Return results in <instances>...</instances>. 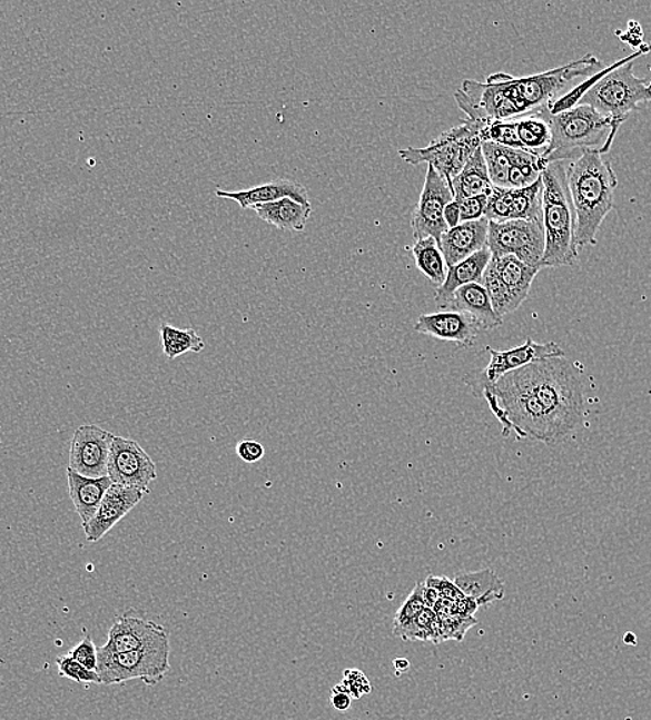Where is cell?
<instances>
[{
  "mask_svg": "<svg viewBox=\"0 0 651 720\" xmlns=\"http://www.w3.org/2000/svg\"><path fill=\"white\" fill-rule=\"evenodd\" d=\"M603 68L602 61L586 55L585 58L535 76L492 73L486 82L466 79L455 93V99L470 121L516 120L552 107L571 89L579 87L581 81H586Z\"/></svg>",
  "mask_w": 651,
  "mask_h": 720,
  "instance_id": "6da1fadb",
  "label": "cell"
},
{
  "mask_svg": "<svg viewBox=\"0 0 651 720\" xmlns=\"http://www.w3.org/2000/svg\"><path fill=\"white\" fill-rule=\"evenodd\" d=\"M519 371L545 411L558 444L584 421L585 389L580 367L562 356L542 359Z\"/></svg>",
  "mask_w": 651,
  "mask_h": 720,
  "instance_id": "7a4b0ae2",
  "label": "cell"
},
{
  "mask_svg": "<svg viewBox=\"0 0 651 720\" xmlns=\"http://www.w3.org/2000/svg\"><path fill=\"white\" fill-rule=\"evenodd\" d=\"M568 179L576 217V247L596 246L600 226L614 208L619 179L608 158L593 150L570 164Z\"/></svg>",
  "mask_w": 651,
  "mask_h": 720,
  "instance_id": "3957f363",
  "label": "cell"
},
{
  "mask_svg": "<svg viewBox=\"0 0 651 720\" xmlns=\"http://www.w3.org/2000/svg\"><path fill=\"white\" fill-rule=\"evenodd\" d=\"M551 127L552 139L542 152V161L549 164L573 160L575 155L593 150L608 155L620 127L610 118L600 115L593 107L579 105L571 109L551 112V107L540 111Z\"/></svg>",
  "mask_w": 651,
  "mask_h": 720,
  "instance_id": "277c9868",
  "label": "cell"
},
{
  "mask_svg": "<svg viewBox=\"0 0 651 720\" xmlns=\"http://www.w3.org/2000/svg\"><path fill=\"white\" fill-rule=\"evenodd\" d=\"M542 224L546 247L542 268L573 266L579 260L575 243L576 217L571 200L568 167L563 161L552 162L543 169Z\"/></svg>",
  "mask_w": 651,
  "mask_h": 720,
  "instance_id": "5b68a950",
  "label": "cell"
},
{
  "mask_svg": "<svg viewBox=\"0 0 651 720\" xmlns=\"http://www.w3.org/2000/svg\"><path fill=\"white\" fill-rule=\"evenodd\" d=\"M492 413L502 424L503 435L516 433L517 438H531L554 444L551 424L540 401L531 393L520 371L505 374L494 385L483 388Z\"/></svg>",
  "mask_w": 651,
  "mask_h": 720,
  "instance_id": "8992f818",
  "label": "cell"
},
{
  "mask_svg": "<svg viewBox=\"0 0 651 720\" xmlns=\"http://www.w3.org/2000/svg\"><path fill=\"white\" fill-rule=\"evenodd\" d=\"M641 58L639 52L608 67V73L598 79L582 96L579 105L593 107L600 115L610 118L617 127L627 121L639 105L651 101L650 79L638 78L633 73L632 61ZM576 105V106H579Z\"/></svg>",
  "mask_w": 651,
  "mask_h": 720,
  "instance_id": "52a82bcc",
  "label": "cell"
},
{
  "mask_svg": "<svg viewBox=\"0 0 651 720\" xmlns=\"http://www.w3.org/2000/svg\"><path fill=\"white\" fill-rule=\"evenodd\" d=\"M480 124L466 118L457 127L446 130L437 139L430 141L423 149L407 147L405 150H400L398 155L411 166L416 167L418 164L426 162L451 184L474 152L480 149Z\"/></svg>",
  "mask_w": 651,
  "mask_h": 720,
  "instance_id": "ba28073f",
  "label": "cell"
},
{
  "mask_svg": "<svg viewBox=\"0 0 651 720\" xmlns=\"http://www.w3.org/2000/svg\"><path fill=\"white\" fill-rule=\"evenodd\" d=\"M169 654L168 633L129 653L111 654L99 649L100 682L115 686L138 679L147 686L160 683L169 671Z\"/></svg>",
  "mask_w": 651,
  "mask_h": 720,
  "instance_id": "9c48e42d",
  "label": "cell"
},
{
  "mask_svg": "<svg viewBox=\"0 0 651 720\" xmlns=\"http://www.w3.org/2000/svg\"><path fill=\"white\" fill-rule=\"evenodd\" d=\"M541 269L521 263L512 255L492 257L484 272L483 285L497 315L505 317L517 310L529 297L532 283Z\"/></svg>",
  "mask_w": 651,
  "mask_h": 720,
  "instance_id": "30bf717a",
  "label": "cell"
},
{
  "mask_svg": "<svg viewBox=\"0 0 651 720\" xmlns=\"http://www.w3.org/2000/svg\"><path fill=\"white\" fill-rule=\"evenodd\" d=\"M486 247L494 258L512 255L521 263L541 269L546 247L542 220H490Z\"/></svg>",
  "mask_w": 651,
  "mask_h": 720,
  "instance_id": "8fae6325",
  "label": "cell"
},
{
  "mask_svg": "<svg viewBox=\"0 0 651 720\" xmlns=\"http://www.w3.org/2000/svg\"><path fill=\"white\" fill-rule=\"evenodd\" d=\"M454 200L450 181L428 166L421 198L412 215L413 236L416 240L433 237L440 244L441 237L448 230L444 219L445 207Z\"/></svg>",
  "mask_w": 651,
  "mask_h": 720,
  "instance_id": "7c38bea8",
  "label": "cell"
},
{
  "mask_svg": "<svg viewBox=\"0 0 651 720\" xmlns=\"http://www.w3.org/2000/svg\"><path fill=\"white\" fill-rule=\"evenodd\" d=\"M107 477L112 484L149 493L151 482L157 479L156 463L138 442L116 435L107 464Z\"/></svg>",
  "mask_w": 651,
  "mask_h": 720,
  "instance_id": "4fadbf2b",
  "label": "cell"
},
{
  "mask_svg": "<svg viewBox=\"0 0 651 720\" xmlns=\"http://www.w3.org/2000/svg\"><path fill=\"white\" fill-rule=\"evenodd\" d=\"M115 436L99 425H81L71 440L68 469L88 479L107 477V464Z\"/></svg>",
  "mask_w": 651,
  "mask_h": 720,
  "instance_id": "5bb4252c",
  "label": "cell"
},
{
  "mask_svg": "<svg viewBox=\"0 0 651 720\" xmlns=\"http://www.w3.org/2000/svg\"><path fill=\"white\" fill-rule=\"evenodd\" d=\"M542 178L521 189L494 187L489 196L485 218L494 223L506 220H542Z\"/></svg>",
  "mask_w": 651,
  "mask_h": 720,
  "instance_id": "9a60e30c",
  "label": "cell"
},
{
  "mask_svg": "<svg viewBox=\"0 0 651 720\" xmlns=\"http://www.w3.org/2000/svg\"><path fill=\"white\" fill-rule=\"evenodd\" d=\"M491 355L489 366L483 372V388L494 385L507 373L532 365V363L549 358H562L564 351L556 343L540 344L526 338L520 347L507 351H495L486 347Z\"/></svg>",
  "mask_w": 651,
  "mask_h": 720,
  "instance_id": "2e32d148",
  "label": "cell"
},
{
  "mask_svg": "<svg viewBox=\"0 0 651 720\" xmlns=\"http://www.w3.org/2000/svg\"><path fill=\"white\" fill-rule=\"evenodd\" d=\"M145 492L135 487L112 484L101 502L98 513L83 525L85 536L90 543H96L107 532L115 529L126 515L134 510L144 499Z\"/></svg>",
  "mask_w": 651,
  "mask_h": 720,
  "instance_id": "e0dca14e",
  "label": "cell"
},
{
  "mask_svg": "<svg viewBox=\"0 0 651 720\" xmlns=\"http://www.w3.org/2000/svg\"><path fill=\"white\" fill-rule=\"evenodd\" d=\"M167 633L166 628L145 620L144 617L136 614L135 610H129L126 614L116 618L110 628L109 638L100 650L111 654L129 653Z\"/></svg>",
  "mask_w": 651,
  "mask_h": 720,
  "instance_id": "ac0fdd59",
  "label": "cell"
},
{
  "mask_svg": "<svg viewBox=\"0 0 651 720\" xmlns=\"http://www.w3.org/2000/svg\"><path fill=\"white\" fill-rule=\"evenodd\" d=\"M415 331L441 339V342L463 345V347H472L479 333L483 332L472 316L455 310L422 315L416 322Z\"/></svg>",
  "mask_w": 651,
  "mask_h": 720,
  "instance_id": "d6986e66",
  "label": "cell"
},
{
  "mask_svg": "<svg viewBox=\"0 0 651 720\" xmlns=\"http://www.w3.org/2000/svg\"><path fill=\"white\" fill-rule=\"evenodd\" d=\"M489 226L490 220L481 218L446 230L440 240V248L444 254L446 266L451 268V266L462 263L463 259L486 248Z\"/></svg>",
  "mask_w": 651,
  "mask_h": 720,
  "instance_id": "ffe728a7",
  "label": "cell"
},
{
  "mask_svg": "<svg viewBox=\"0 0 651 720\" xmlns=\"http://www.w3.org/2000/svg\"><path fill=\"white\" fill-rule=\"evenodd\" d=\"M215 195L226 198V200L236 201L243 209H253L260 204L274 203L282 198H293L294 201L302 203L304 206H310L307 187L292 179H275L248 190H218Z\"/></svg>",
  "mask_w": 651,
  "mask_h": 720,
  "instance_id": "44dd1931",
  "label": "cell"
},
{
  "mask_svg": "<svg viewBox=\"0 0 651 720\" xmlns=\"http://www.w3.org/2000/svg\"><path fill=\"white\" fill-rule=\"evenodd\" d=\"M444 310L462 312L472 316L479 323L481 331H494L503 323V317L496 314L492 306L489 292L480 283L457 288Z\"/></svg>",
  "mask_w": 651,
  "mask_h": 720,
  "instance_id": "7402d4cb",
  "label": "cell"
},
{
  "mask_svg": "<svg viewBox=\"0 0 651 720\" xmlns=\"http://www.w3.org/2000/svg\"><path fill=\"white\" fill-rule=\"evenodd\" d=\"M492 258L489 247L481 249V251L475 253L472 257L463 259L462 263H458L448 268V274H446V279L443 283V286L437 288L435 292V304L438 305L441 310L446 308V305L450 304L452 296L463 286L472 285V283H483L484 272L486 266H489Z\"/></svg>",
  "mask_w": 651,
  "mask_h": 720,
  "instance_id": "603a6c76",
  "label": "cell"
},
{
  "mask_svg": "<svg viewBox=\"0 0 651 720\" xmlns=\"http://www.w3.org/2000/svg\"><path fill=\"white\" fill-rule=\"evenodd\" d=\"M67 482L73 507H76V512L81 517L82 526L87 525L95 517V514L98 513L100 504L103 502L112 482L109 477H83V475L72 472L71 469H67Z\"/></svg>",
  "mask_w": 651,
  "mask_h": 720,
  "instance_id": "cb8c5ba5",
  "label": "cell"
},
{
  "mask_svg": "<svg viewBox=\"0 0 651 720\" xmlns=\"http://www.w3.org/2000/svg\"><path fill=\"white\" fill-rule=\"evenodd\" d=\"M253 209L266 224L276 226L280 230L294 231H304L310 214H313V206H304L302 203L294 201L293 198L260 204Z\"/></svg>",
  "mask_w": 651,
  "mask_h": 720,
  "instance_id": "d4e9b609",
  "label": "cell"
},
{
  "mask_svg": "<svg viewBox=\"0 0 651 720\" xmlns=\"http://www.w3.org/2000/svg\"><path fill=\"white\" fill-rule=\"evenodd\" d=\"M451 187L456 201L468 197L491 195L495 186L492 185L481 147L470 158L462 171L452 179Z\"/></svg>",
  "mask_w": 651,
  "mask_h": 720,
  "instance_id": "484cf974",
  "label": "cell"
},
{
  "mask_svg": "<svg viewBox=\"0 0 651 720\" xmlns=\"http://www.w3.org/2000/svg\"><path fill=\"white\" fill-rule=\"evenodd\" d=\"M454 582L464 596L477 601L479 606L489 605L492 601L505 596V585L490 569L462 572L456 574Z\"/></svg>",
  "mask_w": 651,
  "mask_h": 720,
  "instance_id": "4316f807",
  "label": "cell"
},
{
  "mask_svg": "<svg viewBox=\"0 0 651 720\" xmlns=\"http://www.w3.org/2000/svg\"><path fill=\"white\" fill-rule=\"evenodd\" d=\"M413 257L417 269L427 277L435 286H443L448 274V266H446L443 251H441L440 244L433 237L427 239L416 240L413 246Z\"/></svg>",
  "mask_w": 651,
  "mask_h": 720,
  "instance_id": "83f0119b",
  "label": "cell"
},
{
  "mask_svg": "<svg viewBox=\"0 0 651 720\" xmlns=\"http://www.w3.org/2000/svg\"><path fill=\"white\" fill-rule=\"evenodd\" d=\"M160 334L164 355L171 361L188 353L200 354L206 348V343L194 328H178L161 323Z\"/></svg>",
  "mask_w": 651,
  "mask_h": 720,
  "instance_id": "f1b7e54d",
  "label": "cell"
},
{
  "mask_svg": "<svg viewBox=\"0 0 651 720\" xmlns=\"http://www.w3.org/2000/svg\"><path fill=\"white\" fill-rule=\"evenodd\" d=\"M545 168L541 152L513 149L507 189H521V187L534 185L542 178Z\"/></svg>",
  "mask_w": 651,
  "mask_h": 720,
  "instance_id": "f546056e",
  "label": "cell"
},
{
  "mask_svg": "<svg viewBox=\"0 0 651 720\" xmlns=\"http://www.w3.org/2000/svg\"><path fill=\"white\" fill-rule=\"evenodd\" d=\"M521 146L526 151L542 152L551 144V127L540 112L516 118Z\"/></svg>",
  "mask_w": 651,
  "mask_h": 720,
  "instance_id": "4dcf8cb0",
  "label": "cell"
},
{
  "mask_svg": "<svg viewBox=\"0 0 651 720\" xmlns=\"http://www.w3.org/2000/svg\"><path fill=\"white\" fill-rule=\"evenodd\" d=\"M492 185L507 189L509 171L512 166V147L481 144Z\"/></svg>",
  "mask_w": 651,
  "mask_h": 720,
  "instance_id": "1f68e13d",
  "label": "cell"
},
{
  "mask_svg": "<svg viewBox=\"0 0 651 720\" xmlns=\"http://www.w3.org/2000/svg\"><path fill=\"white\" fill-rule=\"evenodd\" d=\"M426 609L423 599V583H417L416 588L413 589V592L404 601V604L400 606V610L396 611L394 617V634L395 637L405 639L407 632L411 631L413 623L416 622L417 617L422 614V611Z\"/></svg>",
  "mask_w": 651,
  "mask_h": 720,
  "instance_id": "d6a6232c",
  "label": "cell"
},
{
  "mask_svg": "<svg viewBox=\"0 0 651 720\" xmlns=\"http://www.w3.org/2000/svg\"><path fill=\"white\" fill-rule=\"evenodd\" d=\"M481 144H495L524 150L517 134L516 120L489 121L481 124Z\"/></svg>",
  "mask_w": 651,
  "mask_h": 720,
  "instance_id": "836d02e7",
  "label": "cell"
},
{
  "mask_svg": "<svg viewBox=\"0 0 651 720\" xmlns=\"http://www.w3.org/2000/svg\"><path fill=\"white\" fill-rule=\"evenodd\" d=\"M56 663H58L60 677L73 680L77 683L101 684L98 672L90 671V669L83 667L82 663L73 660L68 654L59 657Z\"/></svg>",
  "mask_w": 651,
  "mask_h": 720,
  "instance_id": "e575fe53",
  "label": "cell"
},
{
  "mask_svg": "<svg viewBox=\"0 0 651 720\" xmlns=\"http://www.w3.org/2000/svg\"><path fill=\"white\" fill-rule=\"evenodd\" d=\"M68 655L72 657L73 660H77L79 663H82L83 667L90 669V671L98 672L99 665V649L96 648L93 639L85 637L81 642H79L76 648H73Z\"/></svg>",
  "mask_w": 651,
  "mask_h": 720,
  "instance_id": "d590c367",
  "label": "cell"
},
{
  "mask_svg": "<svg viewBox=\"0 0 651 720\" xmlns=\"http://www.w3.org/2000/svg\"><path fill=\"white\" fill-rule=\"evenodd\" d=\"M456 201V200H455ZM461 208V224L473 223L485 218L486 206H489V196H475L458 200Z\"/></svg>",
  "mask_w": 651,
  "mask_h": 720,
  "instance_id": "8d00e7d4",
  "label": "cell"
},
{
  "mask_svg": "<svg viewBox=\"0 0 651 720\" xmlns=\"http://www.w3.org/2000/svg\"><path fill=\"white\" fill-rule=\"evenodd\" d=\"M342 683L347 688L353 700H359L362 696L369 694L372 691L369 680L359 669H345Z\"/></svg>",
  "mask_w": 651,
  "mask_h": 720,
  "instance_id": "74e56055",
  "label": "cell"
},
{
  "mask_svg": "<svg viewBox=\"0 0 651 720\" xmlns=\"http://www.w3.org/2000/svg\"><path fill=\"white\" fill-rule=\"evenodd\" d=\"M424 585L433 588L438 593L440 599L457 601L464 598V594L455 585V582L446 580V578L428 576Z\"/></svg>",
  "mask_w": 651,
  "mask_h": 720,
  "instance_id": "f35d334b",
  "label": "cell"
},
{
  "mask_svg": "<svg viewBox=\"0 0 651 720\" xmlns=\"http://www.w3.org/2000/svg\"><path fill=\"white\" fill-rule=\"evenodd\" d=\"M236 455L239 456L243 462L253 464L259 462L260 458L265 456V450L263 444H259V442L245 440L237 444Z\"/></svg>",
  "mask_w": 651,
  "mask_h": 720,
  "instance_id": "ab89813d",
  "label": "cell"
},
{
  "mask_svg": "<svg viewBox=\"0 0 651 720\" xmlns=\"http://www.w3.org/2000/svg\"><path fill=\"white\" fill-rule=\"evenodd\" d=\"M444 219L448 229H454L457 225H461V208H458L457 201L454 200L445 207Z\"/></svg>",
  "mask_w": 651,
  "mask_h": 720,
  "instance_id": "60d3db41",
  "label": "cell"
},
{
  "mask_svg": "<svg viewBox=\"0 0 651 720\" xmlns=\"http://www.w3.org/2000/svg\"><path fill=\"white\" fill-rule=\"evenodd\" d=\"M331 701L334 710L338 712H345L349 710L351 702H353V697L347 693H338V691H332Z\"/></svg>",
  "mask_w": 651,
  "mask_h": 720,
  "instance_id": "b9f144b4",
  "label": "cell"
},
{
  "mask_svg": "<svg viewBox=\"0 0 651 720\" xmlns=\"http://www.w3.org/2000/svg\"><path fill=\"white\" fill-rule=\"evenodd\" d=\"M394 668L396 669V671H398V673L406 672L407 669L411 668V663L405 659H396L394 660Z\"/></svg>",
  "mask_w": 651,
  "mask_h": 720,
  "instance_id": "7bdbcfd3",
  "label": "cell"
},
{
  "mask_svg": "<svg viewBox=\"0 0 651 720\" xmlns=\"http://www.w3.org/2000/svg\"><path fill=\"white\" fill-rule=\"evenodd\" d=\"M638 52L641 53L642 56L650 53L651 52V43L650 45H643V47L638 49Z\"/></svg>",
  "mask_w": 651,
  "mask_h": 720,
  "instance_id": "ee69618b",
  "label": "cell"
}]
</instances>
